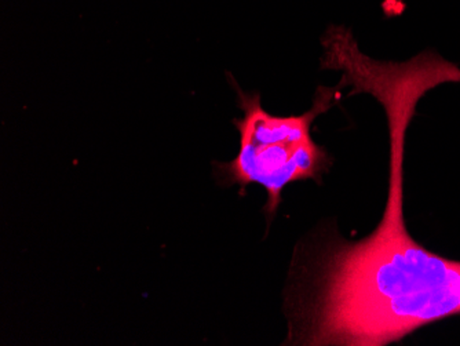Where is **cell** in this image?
<instances>
[{
	"instance_id": "cell-1",
	"label": "cell",
	"mask_w": 460,
	"mask_h": 346,
	"mask_svg": "<svg viewBox=\"0 0 460 346\" xmlns=\"http://www.w3.org/2000/svg\"><path fill=\"white\" fill-rule=\"evenodd\" d=\"M323 68L342 72L340 89L369 94L389 129V184L382 219L368 236L325 235L292 265L287 290V345L386 346L431 323L460 315V261L413 239L404 216L405 139L423 95L460 84V68L433 51L405 63L378 61L350 31L323 38Z\"/></svg>"
},
{
	"instance_id": "cell-2",
	"label": "cell",
	"mask_w": 460,
	"mask_h": 346,
	"mask_svg": "<svg viewBox=\"0 0 460 346\" xmlns=\"http://www.w3.org/2000/svg\"><path fill=\"white\" fill-rule=\"evenodd\" d=\"M234 86L243 111V118L234 120L240 149L234 160L217 164V177L225 185H240L242 193L250 184L265 188L268 201L262 211L270 224L287 185L306 180L320 182L330 170V155L313 139L312 125L335 104L341 89L319 87L307 112L278 116L263 110L260 93L247 94Z\"/></svg>"
}]
</instances>
